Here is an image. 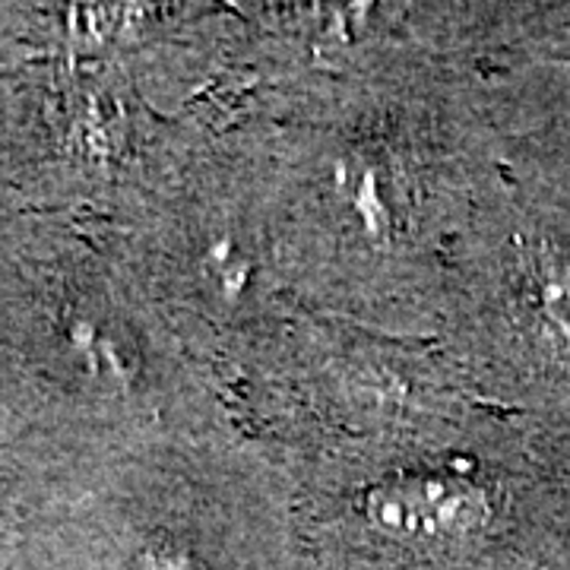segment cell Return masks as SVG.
<instances>
[{
	"label": "cell",
	"mask_w": 570,
	"mask_h": 570,
	"mask_svg": "<svg viewBox=\"0 0 570 570\" xmlns=\"http://www.w3.org/2000/svg\"><path fill=\"white\" fill-rule=\"evenodd\" d=\"M365 513L390 535H466L485 527L489 498L453 475H396L365 494Z\"/></svg>",
	"instance_id": "6da1fadb"
},
{
	"label": "cell",
	"mask_w": 570,
	"mask_h": 570,
	"mask_svg": "<svg viewBox=\"0 0 570 570\" xmlns=\"http://www.w3.org/2000/svg\"><path fill=\"white\" fill-rule=\"evenodd\" d=\"M523 295L546 346L570 362V261L549 245L523 254Z\"/></svg>",
	"instance_id": "7a4b0ae2"
}]
</instances>
